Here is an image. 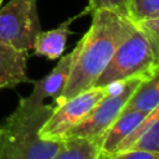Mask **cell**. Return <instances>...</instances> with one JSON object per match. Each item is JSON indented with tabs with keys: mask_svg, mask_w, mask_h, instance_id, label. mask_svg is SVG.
<instances>
[{
	"mask_svg": "<svg viewBox=\"0 0 159 159\" xmlns=\"http://www.w3.org/2000/svg\"><path fill=\"white\" fill-rule=\"evenodd\" d=\"M125 152L159 153V114L154 116L149 125L128 147Z\"/></svg>",
	"mask_w": 159,
	"mask_h": 159,
	"instance_id": "cell-13",
	"label": "cell"
},
{
	"mask_svg": "<svg viewBox=\"0 0 159 159\" xmlns=\"http://www.w3.org/2000/svg\"><path fill=\"white\" fill-rule=\"evenodd\" d=\"M107 159H159V153H147V152H123L117 153Z\"/></svg>",
	"mask_w": 159,
	"mask_h": 159,
	"instance_id": "cell-17",
	"label": "cell"
},
{
	"mask_svg": "<svg viewBox=\"0 0 159 159\" xmlns=\"http://www.w3.org/2000/svg\"><path fill=\"white\" fill-rule=\"evenodd\" d=\"M72 57H73V53L71 51L70 53L60 57L58 63L47 76L37 81L30 80V83L34 84V89L27 97H24L19 101L17 108L25 109V111L36 108L39 106H42L43 101L47 97H52L53 101H56L67 82L70 70H71Z\"/></svg>",
	"mask_w": 159,
	"mask_h": 159,
	"instance_id": "cell-7",
	"label": "cell"
},
{
	"mask_svg": "<svg viewBox=\"0 0 159 159\" xmlns=\"http://www.w3.org/2000/svg\"><path fill=\"white\" fill-rule=\"evenodd\" d=\"M159 17V0H129L128 19L132 22Z\"/></svg>",
	"mask_w": 159,
	"mask_h": 159,
	"instance_id": "cell-14",
	"label": "cell"
},
{
	"mask_svg": "<svg viewBox=\"0 0 159 159\" xmlns=\"http://www.w3.org/2000/svg\"><path fill=\"white\" fill-rule=\"evenodd\" d=\"M53 108L45 103L29 111L16 108L0 125V159H51L65 139H42L39 130Z\"/></svg>",
	"mask_w": 159,
	"mask_h": 159,
	"instance_id": "cell-2",
	"label": "cell"
},
{
	"mask_svg": "<svg viewBox=\"0 0 159 159\" xmlns=\"http://www.w3.org/2000/svg\"><path fill=\"white\" fill-rule=\"evenodd\" d=\"M98 154V143L84 138H67L51 159H96Z\"/></svg>",
	"mask_w": 159,
	"mask_h": 159,
	"instance_id": "cell-12",
	"label": "cell"
},
{
	"mask_svg": "<svg viewBox=\"0 0 159 159\" xmlns=\"http://www.w3.org/2000/svg\"><path fill=\"white\" fill-rule=\"evenodd\" d=\"M1 2H2V0H0V5H1Z\"/></svg>",
	"mask_w": 159,
	"mask_h": 159,
	"instance_id": "cell-19",
	"label": "cell"
},
{
	"mask_svg": "<svg viewBox=\"0 0 159 159\" xmlns=\"http://www.w3.org/2000/svg\"><path fill=\"white\" fill-rule=\"evenodd\" d=\"M159 73V52L134 26L132 34L118 46L93 87H107L129 78H149Z\"/></svg>",
	"mask_w": 159,
	"mask_h": 159,
	"instance_id": "cell-3",
	"label": "cell"
},
{
	"mask_svg": "<svg viewBox=\"0 0 159 159\" xmlns=\"http://www.w3.org/2000/svg\"><path fill=\"white\" fill-rule=\"evenodd\" d=\"M107 87H91L71 97L55 108L39 130V135L47 140H63L65 135L83 122L94 107L109 93Z\"/></svg>",
	"mask_w": 159,
	"mask_h": 159,
	"instance_id": "cell-4",
	"label": "cell"
},
{
	"mask_svg": "<svg viewBox=\"0 0 159 159\" xmlns=\"http://www.w3.org/2000/svg\"><path fill=\"white\" fill-rule=\"evenodd\" d=\"M0 134H1V129H0Z\"/></svg>",
	"mask_w": 159,
	"mask_h": 159,
	"instance_id": "cell-20",
	"label": "cell"
},
{
	"mask_svg": "<svg viewBox=\"0 0 159 159\" xmlns=\"http://www.w3.org/2000/svg\"><path fill=\"white\" fill-rule=\"evenodd\" d=\"M128 2L129 0H88L84 10L86 12H93L99 9H108L128 17Z\"/></svg>",
	"mask_w": 159,
	"mask_h": 159,
	"instance_id": "cell-16",
	"label": "cell"
},
{
	"mask_svg": "<svg viewBox=\"0 0 159 159\" xmlns=\"http://www.w3.org/2000/svg\"><path fill=\"white\" fill-rule=\"evenodd\" d=\"M145 78H129L123 82H117L109 86V93L94 107L91 114L72 128L66 135L67 138H84L98 143L101 137L108 129V127L117 119L124 108L125 102L135 89V87Z\"/></svg>",
	"mask_w": 159,
	"mask_h": 159,
	"instance_id": "cell-5",
	"label": "cell"
},
{
	"mask_svg": "<svg viewBox=\"0 0 159 159\" xmlns=\"http://www.w3.org/2000/svg\"><path fill=\"white\" fill-rule=\"evenodd\" d=\"M83 14H87L86 10H83L81 14L67 19L65 22L60 24L56 29L48 30V31H40L39 35L36 36V40L34 42V52L36 56H42L48 60H57L62 56L65 47H66V41L70 35V25L71 22L82 16Z\"/></svg>",
	"mask_w": 159,
	"mask_h": 159,
	"instance_id": "cell-10",
	"label": "cell"
},
{
	"mask_svg": "<svg viewBox=\"0 0 159 159\" xmlns=\"http://www.w3.org/2000/svg\"><path fill=\"white\" fill-rule=\"evenodd\" d=\"M149 114V113H148ZM147 117L145 113L138 111H122L117 119L108 127L98 140L99 153L111 157L114 154L120 142Z\"/></svg>",
	"mask_w": 159,
	"mask_h": 159,
	"instance_id": "cell-9",
	"label": "cell"
},
{
	"mask_svg": "<svg viewBox=\"0 0 159 159\" xmlns=\"http://www.w3.org/2000/svg\"><path fill=\"white\" fill-rule=\"evenodd\" d=\"M29 52L0 42V86L1 88L15 87L19 83L30 82L26 76Z\"/></svg>",
	"mask_w": 159,
	"mask_h": 159,
	"instance_id": "cell-8",
	"label": "cell"
},
{
	"mask_svg": "<svg viewBox=\"0 0 159 159\" xmlns=\"http://www.w3.org/2000/svg\"><path fill=\"white\" fill-rule=\"evenodd\" d=\"M134 26L147 37L154 51L159 52V17L133 22Z\"/></svg>",
	"mask_w": 159,
	"mask_h": 159,
	"instance_id": "cell-15",
	"label": "cell"
},
{
	"mask_svg": "<svg viewBox=\"0 0 159 159\" xmlns=\"http://www.w3.org/2000/svg\"><path fill=\"white\" fill-rule=\"evenodd\" d=\"M0 89H1V86H0Z\"/></svg>",
	"mask_w": 159,
	"mask_h": 159,
	"instance_id": "cell-21",
	"label": "cell"
},
{
	"mask_svg": "<svg viewBox=\"0 0 159 159\" xmlns=\"http://www.w3.org/2000/svg\"><path fill=\"white\" fill-rule=\"evenodd\" d=\"M107 158H108V157H106V155H103V154H101V153H99V154H98V157H97L96 159H107Z\"/></svg>",
	"mask_w": 159,
	"mask_h": 159,
	"instance_id": "cell-18",
	"label": "cell"
},
{
	"mask_svg": "<svg viewBox=\"0 0 159 159\" xmlns=\"http://www.w3.org/2000/svg\"><path fill=\"white\" fill-rule=\"evenodd\" d=\"M133 30L134 24L127 16L108 9L93 11L89 29L72 50L70 75L55 104L93 87L118 46Z\"/></svg>",
	"mask_w": 159,
	"mask_h": 159,
	"instance_id": "cell-1",
	"label": "cell"
},
{
	"mask_svg": "<svg viewBox=\"0 0 159 159\" xmlns=\"http://www.w3.org/2000/svg\"><path fill=\"white\" fill-rule=\"evenodd\" d=\"M40 31L36 0H10L0 9V42L29 52Z\"/></svg>",
	"mask_w": 159,
	"mask_h": 159,
	"instance_id": "cell-6",
	"label": "cell"
},
{
	"mask_svg": "<svg viewBox=\"0 0 159 159\" xmlns=\"http://www.w3.org/2000/svg\"><path fill=\"white\" fill-rule=\"evenodd\" d=\"M159 107V77L154 75L140 81L124 104L123 111H138L145 114Z\"/></svg>",
	"mask_w": 159,
	"mask_h": 159,
	"instance_id": "cell-11",
	"label": "cell"
}]
</instances>
